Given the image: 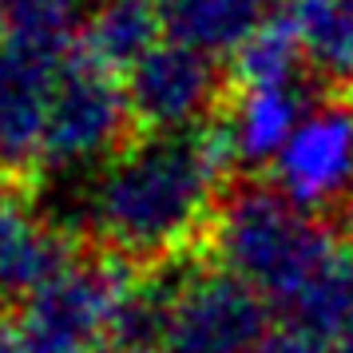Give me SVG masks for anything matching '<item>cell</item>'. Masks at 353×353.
I'll return each mask as SVG.
<instances>
[{"label": "cell", "instance_id": "cell-18", "mask_svg": "<svg viewBox=\"0 0 353 353\" xmlns=\"http://www.w3.org/2000/svg\"><path fill=\"white\" fill-rule=\"evenodd\" d=\"M4 8H8V0H0V32H4Z\"/></svg>", "mask_w": 353, "mask_h": 353}, {"label": "cell", "instance_id": "cell-3", "mask_svg": "<svg viewBox=\"0 0 353 353\" xmlns=\"http://www.w3.org/2000/svg\"><path fill=\"white\" fill-rule=\"evenodd\" d=\"M131 286V270L115 258H68L24 298L12 350L92 353L96 337H112V321Z\"/></svg>", "mask_w": 353, "mask_h": 353}, {"label": "cell", "instance_id": "cell-15", "mask_svg": "<svg viewBox=\"0 0 353 353\" xmlns=\"http://www.w3.org/2000/svg\"><path fill=\"white\" fill-rule=\"evenodd\" d=\"M80 0H8L4 8V36L32 44V48L68 56V40L76 28Z\"/></svg>", "mask_w": 353, "mask_h": 353}, {"label": "cell", "instance_id": "cell-11", "mask_svg": "<svg viewBox=\"0 0 353 353\" xmlns=\"http://www.w3.org/2000/svg\"><path fill=\"white\" fill-rule=\"evenodd\" d=\"M171 40L199 52H239L266 20V0H155Z\"/></svg>", "mask_w": 353, "mask_h": 353}, {"label": "cell", "instance_id": "cell-5", "mask_svg": "<svg viewBox=\"0 0 353 353\" xmlns=\"http://www.w3.org/2000/svg\"><path fill=\"white\" fill-rule=\"evenodd\" d=\"M167 353H250L270 334V302L223 266L183 270L163 282Z\"/></svg>", "mask_w": 353, "mask_h": 353}, {"label": "cell", "instance_id": "cell-8", "mask_svg": "<svg viewBox=\"0 0 353 353\" xmlns=\"http://www.w3.org/2000/svg\"><path fill=\"white\" fill-rule=\"evenodd\" d=\"M68 56L0 36V167L24 171L40 163L56 80Z\"/></svg>", "mask_w": 353, "mask_h": 353}, {"label": "cell", "instance_id": "cell-7", "mask_svg": "<svg viewBox=\"0 0 353 353\" xmlns=\"http://www.w3.org/2000/svg\"><path fill=\"white\" fill-rule=\"evenodd\" d=\"M274 187L294 207L318 210L353 191V103L321 99L274 159Z\"/></svg>", "mask_w": 353, "mask_h": 353}, {"label": "cell", "instance_id": "cell-9", "mask_svg": "<svg viewBox=\"0 0 353 353\" xmlns=\"http://www.w3.org/2000/svg\"><path fill=\"white\" fill-rule=\"evenodd\" d=\"M305 103L298 83H266V88H239V99L223 119V143L230 163L262 167L282 155L294 128L302 123Z\"/></svg>", "mask_w": 353, "mask_h": 353}, {"label": "cell", "instance_id": "cell-4", "mask_svg": "<svg viewBox=\"0 0 353 353\" xmlns=\"http://www.w3.org/2000/svg\"><path fill=\"white\" fill-rule=\"evenodd\" d=\"M128 119V88L115 80V72L96 64L92 56H72L52 92L40 163L56 175H80L103 159L112 163L119 155Z\"/></svg>", "mask_w": 353, "mask_h": 353}, {"label": "cell", "instance_id": "cell-1", "mask_svg": "<svg viewBox=\"0 0 353 353\" xmlns=\"http://www.w3.org/2000/svg\"><path fill=\"white\" fill-rule=\"evenodd\" d=\"M230 167L223 131L147 135L99 167L80 219L128 258L175 254L214 219L219 179Z\"/></svg>", "mask_w": 353, "mask_h": 353}, {"label": "cell", "instance_id": "cell-13", "mask_svg": "<svg viewBox=\"0 0 353 353\" xmlns=\"http://www.w3.org/2000/svg\"><path fill=\"white\" fill-rule=\"evenodd\" d=\"M290 24L318 76L334 83L353 80V0H294Z\"/></svg>", "mask_w": 353, "mask_h": 353}, {"label": "cell", "instance_id": "cell-20", "mask_svg": "<svg viewBox=\"0 0 353 353\" xmlns=\"http://www.w3.org/2000/svg\"><path fill=\"white\" fill-rule=\"evenodd\" d=\"M334 353H353V341H350V345H341V350H334Z\"/></svg>", "mask_w": 353, "mask_h": 353}, {"label": "cell", "instance_id": "cell-14", "mask_svg": "<svg viewBox=\"0 0 353 353\" xmlns=\"http://www.w3.org/2000/svg\"><path fill=\"white\" fill-rule=\"evenodd\" d=\"M305 56L290 17H266L254 36L234 52V80L239 88H266V83H298Z\"/></svg>", "mask_w": 353, "mask_h": 353}, {"label": "cell", "instance_id": "cell-16", "mask_svg": "<svg viewBox=\"0 0 353 353\" xmlns=\"http://www.w3.org/2000/svg\"><path fill=\"white\" fill-rule=\"evenodd\" d=\"M250 353H334L330 345H321L314 337L298 334V330H278V334H266Z\"/></svg>", "mask_w": 353, "mask_h": 353}, {"label": "cell", "instance_id": "cell-6", "mask_svg": "<svg viewBox=\"0 0 353 353\" xmlns=\"http://www.w3.org/2000/svg\"><path fill=\"white\" fill-rule=\"evenodd\" d=\"M131 115L147 135H187L219 99V60L179 40H163L128 72Z\"/></svg>", "mask_w": 353, "mask_h": 353}, {"label": "cell", "instance_id": "cell-12", "mask_svg": "<svg viewBox=\"0 0 353 353\" xmlns=\"http://www.w3.org/2000/svg\"><path fill=\"white\" fill-rule=\"evenodd\" d=\"M163 17L155 0H96L83 24V48L108 72H131L163 44Z\"/></svg>", "mask_w": 353, "mask_h": 353}, {"label": "cell", "instance_id": "cell-10", "mask_svg": "<svg viewBox=\"0 0 353 353\" xmlns=\"http://www.w3.org/2000/svg\"><path fill=\"white\" fill-rule=\"evenodd\" d=\"M64 262L68 254L40 210H32V203L12 187H0V294L28 298Z\"/></svg>", "mask_w": 353, "mask_h": 353}, {"label": "cell", "instance_id": "cell-2", "mask_svg": "<svg viewBox=\"0 0 353 353\" xmlns=\"http://www.w3.org/2000/svg\"><path fill=\"white\" fill-rule=\"evenodd\" d=\"M210 246L226 274L286 314L345 246L278 187H239L210 219Z\"/></svg>", "mask_w": 353, "mask_h": 353}, {"label": "cell", "instance_id": "cell-19", "mask_svg": "<svg viewBox=\"0 0 353 353\" xmlns=\"http://www.w3.org/2000/svg\"><path fill=\"white\" fill-rule=\"evenodd\" d=\"M0 353H17L12 350V341H0Z\"/></svg>", "mask_w": 353, "mask_h": 353}, {"label": "cell", "instance_id": "cell-17", "mask_svg": "<svg viewBox=\"0 0 353 353\" xmlns=\"http://www.w3.org/2000/svg\"><path fill=\"white\" fill-rule=\"evenodd\" d=\"M345 234H350V250H353V191L345 199Z\"/></svg>", "mask_w": 353, "mask_h": 353}]
</instances>
